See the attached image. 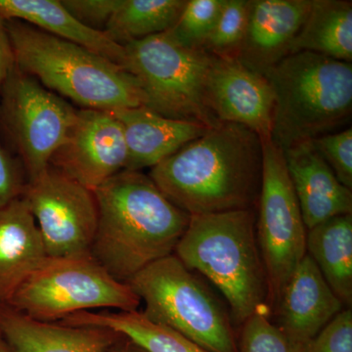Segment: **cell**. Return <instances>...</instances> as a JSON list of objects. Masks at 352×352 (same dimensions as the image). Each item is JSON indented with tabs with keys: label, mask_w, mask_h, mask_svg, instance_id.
<instances>
[{
	"label": "cell",
	"mask_w": 352,
	"mask_h": 352,
	"mask_svg": "<svg viewBox=\"0 0 352 352\" xmlns=\"http://www.w3.org/2000/svg\"><path fill=\"white\" fill-rule=\"evenodd\" d=\"M263 168L261 138L241 124L219 122L152 168L149 176L192 217L256 208Z\"/></svg>",
	"instance_id": "cell-1"
},
{
	"label": "cell",
	"mask_w": 352,
	"mask_h": 352,
	"mask_svg": "<svg viewBox=\"0 0 352 352\" xmlns=\"http://www.w3.org/2000/svg\"><path fill=\"white\" fill-rule=\"evenodd\" d=\"M47 258L43 236L23 197L0 210V305Z\"/></svg>",
	"instance_id": "cell-19"
},
{
	"label": "cell",
	"mask_w": 352,
	"mask_h": 352,
	"mask_svg": "<svg viewBox=\"0 0 352 352\" xmlns=\"http://www.w3.org/2000/svg\"><path fill=\"white\" fill-rule=\"evenodd\" d=\"M263 168L256 204V238L268 285L270 309L307 254V227L289 178L284 152L272 140L263 142Z\"/></svg>",
	"instance_id": "cell-10"
},
{
	"label": "cell",
	"mask_w": 352,
	"mask_h": 352,
	"mask_svg": "<svg viewBox=\"0 0 352 352\" xmlns=\"http://www.w3.org/2000/svg\"><path fill=\"white\" fill-rule=\"evenodd\" d=\"M311 0H249L244 43L238 60L256 73H267L291 55Z\"/></svg>",
	"instance_id": "cell-15"
},
{
	"label": "cell",
	"mask_w": 352,
	"mask_h": 352,
	"mask_svg": "<svg viewBox=\"0 0 352 352\" xmlns=\"http://www.w3.org/2000/svg\"><path fill=\"white\" fill-rule=\"evenodd\" d=\"M307 254L344 307L352 305V214L339 215L307 232Z\"/></svg>",
	"instance_id": "cell-21"
},
{
	"label": "cell",
	"mask_w": 352,
	"mask_h": 352,
	"mask_svg": "<svg viewBox=\"0 0 352 352\" xmlns=\"http://www.w3.org/2000/svg\"><path fill=\"white\" fill-rule=\"evenodd\" d=\"M141 300L91 254L47 256L14 293L7 307L32 320L55 323L71 315L113 308L136 311Z\"/></svg>",
	"instance_id": "cell-8"
},
{
	"label": "cell",
	"mask_w": 352,
	"mask_h": 352,
	"mask_svg": "<svg viewBox=\"0 0 352 352\" xmlns=\"http://www.w3.org/2000/svg\"><path fill=\"white\" fill-rule=\"evenodd\" d=\"M249 0H224L217 24L204 50L219 59L238 60L249 19Z\"/></svg>",
	"instance_id": "cell-25"
},
{
	"label": "cell",
	"mask_w": 352,
	"mask_h": 352,
	"mask_svg": "<svg viewBox=\"0 0 352 352\" xmlns=\"http://www.w3.org/2000/svg\"><path fill=\"white\" fill-rule=\"evenodd\" d=\"M208 107L219 122L247 127L261 138H272L275 99L265 76L239 60L214 58L208 76Z\"/></svg>",
	"instance_id": "cell-13"
},
{
	"label": "cell",
	"mask_w": 352,
	"mask_h": 352,
	"mask_svg": "<svg viewBox=\"0 0 352 352\" xmlns=\"http://www.w3.org/2000/svg\"><path fill=\"white\" fill-rule=\"evenodd\" d=\"M127 285L144 302L142 314L150 320L182 333L208 351L238 352L226 303L175 254L150 264Z\"/></svg>",
	"instance_id": "cell-6"
},
{
	"label": "cell",
	"mask_w": 352,
	"mask_h": 352,
	"mask_svg": "<svg viewBox=\"0 0 352 352\" xmlns=\"http://www.w3.org/2000/svg\"><path fill=\"white\" fill-rule=\"evenodd\" d=\"M22 197L38 224L47 256L90 254L98 223L92 190L50 166L27 183Z\"/></svg>",
	"instance_id": "cell-11"
},
{
	"label": "cell",
	"mask_w": 352,
	"mask_h": 352,
	"mask_svg": "<svg viewBox=\"0 0 352 352\" xmlns=\"http://www.w3.org/2000/svg\"><path fill=\"white\" fill-rule=\"evenodd\" d=\"M112 113L124 132L126 170L154 168L210 129L196 122L168 119L143 106L119 109Z\"/></svg>",
	"instance_id": "cell-17"
},
{
	"label": "cell",
	"mask_w": 352,
	"mask_h": 352,
	"mask_svg": "<svg viewBox=\"0 0 352 352\" xmlns=\"http://www.w3.org/2000/svg\"><path fill=\"white\" fill-rule=\"evenodd\" d=\"M60 323L108 329L148 352H210L173 329L155 323L138 311H83Z\"/></svg>",
	"instance_id": "cell-23"
},
{
	"label": "cell",
	"mask_w": 352,
	"mask_h": 352,
	"mask_svg": "<svg viewBox=\"0 0 352 352\" xmlns=\"http://www.w3.org/2000/svg\"><path fill=\"white\" fill-rule=\"evenodd\" d=\"M127 149L122 127L112 112L78 109L63 144L50 166L94 191L126 170Z\"/></svg>",
	"instance_id": "cell-12"
},
{
	"label": "cell",
	"mask_w": 352,
	"mask_h": 352,
	"mask_svg": "<svg viewBox=\"0 0 352 352\" xmlns=\"http://www.w3.org/2000/svg\"><path fill=\"white\" fill-rule=\"evenodd\" d=\"M240 328L238 352H300L268 314H254Z\"/></svg>",
	"instance_id": "cell-27"
},
{
	"label": "cell",
	"mask_w": 352,
	"mask_h": 352,
	"mask_svg": "<svg viewBox=\"0 0 352 352\" xmlns=\"http://www.w3.org/2000/svg\"><path fill=\"white\" fill-rule=\"evenodd\" d=\"M283 152L307 230L333 217L352 214V190L339 182L311 140Z\"/></svg>",
	"instance_id": "cell-16"
},
{
	"label": "cell",
	"mask_w": 352,
	"mask_h": 352,
	"mask_svg": "<svg viewBox=\"0 0 352 352\" xmlns=\"http://www.w3.org/2000/svg\"><path fill=\"white\" fill-rule=\"evenodd\" d=\"M6 27L18 68L62 98L108 112L144 105L138 80L119 65L22 21Z\"/></svg>",
	"instance_id": "cell-4"
},
{
	"label": "cell",
	"mask_w": 352,
	"mask_h": 352,
	"mask_svg": "<svg viewBox=\"0 0 352 352\" xmlns=\"http://www.w3.org/2000/svg\"><path fill=\"white\" fill-rule=\"evenodd\" d=\"M14 64L15 58L7 31L6 20L0 16V90Z\"/></svg>",
	"instance_id": "cell-32"
},
{
	"label": "cell",
	"mask_w": 352,
	"mask_h": 352,
	"mask_svg": "<svg viewBox=\"0 0 352 352\" xmlns=\"http://www.w3.org/2000/svg\"><path fill=\"white\" fill-rule=\"evenodd\" d=\"M300 352H352V311L346 308L314 339L307 342Z\"/></svg>",
	"instance_id": "cell-29"
},
{
	"label": "cell",
	"mask_w": 352,
	"mask_h": 352,
	"mask_svg": "<svg viewBox=\"0 0 352 352\" xmlns=\"http://www.w3.org/2000/svg\"><path fill=\"white\" fill-rule=\"evenodd\" d=\"M0 352H11L1 335H0Z\"/></svg>",
	"instance_id": "cell-34"
},
{
	"label": "cell",
	"mask_w": 352,
	"mask_h": 352,
	"mask_svg": "<svg viewBox=\"0 0 352 352\" xmlns=\"http://www.w3.org/2000/svg\"><path fill=\"white\" fill-rule=\"evenodd\" d=\"M264 76L275 99L271 140L283 151L331 133L351 119V63L298 52Z\"/></svg>",
	"instance_id": "cell-5"
},
{
	"label": "cell",
	"mask_w": 352,
	"mask_h": 352,
	"mask_svg": "<svg viewBox=\"0 0 352 352\" xmlns=\"http://www.w3.org/2000/svg\"><path fill=\"white\" fill-rule=\"evenodd\" d=\"M78 109L14 64L0 90V131L36 179L68 135Z\"/></svg>",
	"instance_id": "cell-9"
},
{
	"label": "cell",
	"mask_w": 352,
	"mask_h": 352,
	"mask_svg": "<svg viewBox=\"0 0 352 352\" xmlns=\"http://www.w3.org/2000/svg\"><path fill=\"white\" fill-rule=\"evenodd\" d=\"M120 0H62L76 19L91 29L103 31Z\"/></svg>",
	"instance_id": "cell-31"
},
{
	"label": "cell",
	"mask_w": 352,
	"mask_h": 352,
	"mask_svg": "<svg viewBox=\"0 0 352 352\" xmlns=\"http://www.w3.org/2000/svg\"><path fill=\"white\" fill-rule=\"evenodd\" d=\"M339 182L352 190V129L331 132L311 140Z\"/></svg>",
	"instance_id": "cell-28"
},
{
	"label": "cell",
	"mask_w": 352,
	"mask_h": 352,
	"mask_svg": "<svg viewBox=\"0 0 352 352\" xmlns=\"http://www.w3.org/2000/svg\"><path fill=\"white\" fill-rule=\"evenodd\" d=\"M186 3L187 0H120L103 32L120 45L163 34L175 25Z\"/></svg>",
	"instance_id": "cell-24"
},
{
	"label": "cell",
	"mask_w": 352,
	"mask_h": 352,
	"mask_svg": "<svg viewBox=\"0 0 352 352\" xmlns=\"http://www.w3.org/2000/svg\"><path fill=\"white\" fill-rule=\"evenodd\" d=\"M311 52L339 61H352V1L311 0L291 54Z\"/></svg>",
	"instance_id": "cell-22"
},
{
	"label": "cell",
	"mask_w": 352,
	"mask_h": 352,
	"mask_svg": "<svg viewBox=\"0 0 352 352\" xmlns=\"http://www.w3.org/2000/svg\"><path fill=\"white\" fill-rule=\"evenodd\" d=\"M94 193L98 223L90 254L116 280L127 284L150 264L175 254L190 215L149 175L122 170Z\"/></svg>",
	"instance_id": "cell-2"
},
{
	"label": "cell",
	"mask_w": 352,
	"mask_h": 352,
	"mask_svg": "<svg viewBox=\"0 0 352 352\" xmlns=\"http://www.w3.org/2000/svg\"><path fill=\"white\" fill-rule=\"evenodd\" d=\"M344 307L307 254L285 285L270 315L274 317L273 323L300 352Z\"/></svg>",
	"instance_id": "cell-14"
},
{
	"label": "cell",
	"mask_w": 352,
	"mask_h": 352,
	"mask_svg": "<svg viewBox=\"0 0 352 352\" xmlns=\"http://www.w3.org/2000/svg\"><path fill=\"white\" fill-rule=\"evenodd\" d=\"M27 183L20 160L0 143V210L22 197Z\"/></svg>",
	"instance_id": "cell-30"
},
{
	"label": "cell",
	"mask_w": 352,
	"mask_h": 352,
	"mask_svg": "<svg viewBox=\"0 0 352 352\" xmlns=\"http://www.w3.org/2000/svg\"><path fill=\"white\" fill-rule=\"evenodd\" d=\"M0 16L4 20L22 21L78 44L124 68V46L111 41L103 31L83 25L59 0H0Z\"/></svg>",
	"instance_id": "cell-20"
},
{
	"label": "cell",
	"mask_w": 352,
	"mask_h": 352,
	"mask_svg": "<svg viewBox=\"0 0 352 352\" xmlns=\"http://www.w3.org/2000/svg\"><path fill=\"white\" fill-rule=\"evenodd\" d=\"M124 46V69L138 80L144 97L143 107L208 129L219 124L207 98L212 55L182 45L166 32Z\"/></svg>",
	"instance_id": "cell-7"
},
{
	"label": "cell",
	"mask_w": 352,
	"mask_h": 352,
	"mask_svg": "<svg viewBox=\"0 0 352 352\" xmlns=\"http://www.w3.org/2000/svg\"><path fill=\"white\" fill-rule=\"evenodd\" d=\"M223 4L224 0H187L182 15L166 32L183 46L204 50Z\"/></svg>",
	"instance_id": "cell-26"
},
{
	"label": "cell",
	"mask_w": 352,
	"mask_h": 352,
	"mask_svg": "<svg viewBox=\"0 0 352 352\" xmlns=\"http://www.w3.org/2000/svg\"><path fill=\"white\" fill-rule=\"evenodd\" d=\"M0 335L11 352H107L119 333L104 328L32 320L1 305Z\"/></svg>",
	"instance_id": "cell-18"
},
{
	"label": "cell",
	"mask_w": 352,
	"mask_h": 352,
	"mask_svg": "<svg viewBox=\"0 0 352 352\" xmlns=\"http://www.w3.org/2000/svg\"><path fill=\"white\" fill-rule=\"evenodd\" d=\"M107 352H148L144 349L139 346L135 342L127 339L124 336H118L117 340L113 342L112 346L109 347Z\"/></svg>",
	"instance_id": "cell-33"
},
{
	"label": "cell",
	"mask_w": 352,
	"mask_h": 352,
	"mask_svg": "<svg viewBox=\"0 0 352 352\" xmlns=\"http://www.w3.org/2000/svg\"><path fill=\"white\" fill-rule=\"evenodd\" d=\"M256 208L192 215L175 256L224 296L235 327L270 316V285L256 238Z\"/></svg>",
	"instance_id": "cell-3"
}]
</instances>
